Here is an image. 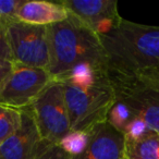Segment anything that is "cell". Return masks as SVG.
<instances>
[{
	"mask_svg": "<svg viewBox=\"0 0 159 159\" xmlns=\"http://www.w3.org/2000/svg\"><path fill=\"white\" fill-rule=\"evenodd\" d=\"M0 58L7 61H12V55L10 50L9 42H8L7 32H6V25L0 23Z\"/></svg>",
	"mask_w": 159,
	"mask_h": 159,
	"instance_id": "obj_17",
	"label": "cell"
},
{
	"mask_svg": "<svg viewBox=\"0 0 159 159\" xmlns=\"http://www.w3.org/2000/svg\"><path fill=\"white\" fill-rule=\"evenodd\" d=\"M115 102L107 122L126 136L159 133V75H124L108 71Z\"/></svg>",
	"mask_w": 159,
	"mask_h": 159,
	"instance_id": "obj_1",
	"label": "cell"
},
{
	"mask_svg": "<svg viewBox=\"0 0 159 159\" xmlns=\"http://www.w3.org/2000/svg\"><path fill=\"white\" fill-rule=\"evenodd\" d=\"M21 110V126L7 141L0 144V159H35L51 145L43 139L29 107Z\"/></svg>",
	"mask_w": 159,
	"mask_h": 159,
	"instance_id": "obj_9",
	"label": "cell"
},
{
	"mask_svg": "<svg viewBox=\"0 0 159 159\" xmlns=\"http://www.w3.org/2000/svg\"><path fill=\"white\" fill-rule=\"evenodd\" d=\"M35 159H70V156L58 144H51Z\"/></svg>",
	"mask_w": 159,
	"mask_h": 159,
	"instance_id": "obj_16",
	"label": "cell"
},
{
	"mask_svg": "<svg viewBox=\"0 0 159 159\" xmlns=\"http://www.w3.org/2000/svg\"><path fill=\"white\" fill-rule=\"evenodd\" d=\"M85 149L70 159H124L125 137L108 122L97 124L89 131Z\"/></svg>",
	"mask_w": 159,
	"mask_h": 159,
	"instance_id": "obj_10",
	"label": "cell"
},
{
	"mask_svg": "<svg viewBox=\"0 0 159 159\" xmlns=\"http://www.w3.org/2000/svg\"><path fill=\"white\" fill-rule=\"evenodd\" d=\"M66 9L98 36L115 30L123 19L116 0H61Z\"/></svg>",
	"mask_w": 159,
	"mask_h": 159,
	"instance_id": "obj_8",
	"label": "cell"
},
{
	"mask_svg": "<svg viewBox=\"0 0 159 159\" xmlns=\"http://www.w3.org/2000/svg\"><path fill=\"white\" fill-rule=\"evenodd\" d=\"M22 110L0 104V144L7 141L20 129Z\"/></svg>",
	"mask_w": 159,
	"mask_h": 159,
	"instance_id": "obj_13",
	"label": "cell"
},
{
	"mask_svg": "<svg viewBox=\"0 0 159 159\" xmlns=\"http://www.w3.org/2000/svg\"><path fill=\"white\" fill-rule=\"evenodd\" d=\"M43 139L50 144L59 142L71 131L68 109L61 82H51L29 106Z\"/></svg>",
	"mask_w": 159,
	"mask_h": 159,
	"instance_id": "obj_5",
	"label": "cell"
},
{
	"mask_svg": "<svg viewBox=\"0 0 159 159\" xmlns=\"http://www.w3.org/2000/svg\"><path fill=\"white\" fill-rule=\"evenodd\" d=\"M99 38L108 71L124 75H159V26L123 19Z\"/></svg>",
	"mask_w": 159,
	"mask_h": 159,
	"instance_id": "obj_2",
	"label": "cell"
},
{
	"mask_svg": "<svg viewBox=\"0 0 159 159\" xmlns=\"http://www.w3.org/2000/svg\"><path fill=\"white\" fill-rule=\"evenodd\" d=\"M124 159H159V133L147 130L126 136Z\"/></svg>",
	"mask_w": 159,
	"mask_h": 159,
	"instance_id": "obj_12",
	"label": "cell"
},
{
	"mask_svg": "<svg viewBox=\"0 0 159 159\" xmlns=\"http://www.w3.org/2000/svg\"><path fill=\"white\" fill-rule=\"evenodd\" d=\"M64 102L72 131H91L97 124L107 121L115 102V94L108 79L91 85H74L61 82Z\"/></svg>",
	"mask_w": 159,
	"mask_h": 159,
	"instance_id": "obj_4",
	"label": "cell"
},
{
	"mask_svg": "<svg viewBox=\"0 0 159 159\" xmlns=\"http://www.w3.org/2000/svg\"><path fill=\"white\" fill-rule=\"evenodd\" d=\"M69 16V11L61 2L33 0L24 1L16 13L20 22L39 26H49L64 21Z\"/></svg>",
	"mask_w": 159,
	"mask_h": 159,
	"instance_id": "obj_11",
	"label": "cell"
},
{
	"mask_svg": "<svg viewBox=\"0 0 159 159\" xmlns=\"http://www.w3.org/2000/svg\"><path fill=\"white\" fill-rule=\"evenodd\" d=\"M48 39L50 51L48 71L56 81L77 66L108 69L99 36L71 13L62 22L49 25Z\"/></svg>",
	"mask_w": 159,
	"mask_h": 159,
	"instance_id": "obj_3",
	"label": "cell"
},
{
	"mask_svg": "<svg viewBox=\"0 0 159 159\" xmlns=\"http://www.w3.org/2000/svg\"><path fill=\"white\" fill-rule=\"evenodd\" d=\"M53 81L46 69L14 64L0 85V104L16 109L26 108Z\"/></svg>",
	"mask_w": 159,
	"mask_h": 159,
	"instance_id": "obj_7",
	"label": "cell"
},
{
	"mask_svg": "<svg viewBox=\"0 0 159 159\" xmlns=\"http://www.w3.org/2000/svg\"><path fill=\"white\" fill-rule=\"evenodd\" d=\"M24 0H0V23L3 25L16 21V13Z\"/></svg>",
	"mask_w": 159,
	"mask_h": 159,
	"instance_id": "obj_15",
	"label": "cell"
},
{
	"mask_svg": "<svg viewBox=\"0 0 159 159\" xmlns=\"http://www.w3.org/2000/svg\"><path fill=\"white\" fill-rule=\"evenodd\" d=\"M13 66H14L13 62L7 61V60H3L0 58V85L2 84L3 81L11 73Z\"/></svg>",
	"mask_w": 159,
	"mask_h": 159,
	"instance_id": "obj_18",
	"label": "cell"
},
{
	"mask_svg": "<svg viewBox=\"0 0 159 159\" xmlns=\"http://www.w3.org/2000/svg\"><path fill=\"white\" fill-rule=\"evenodd\" d=\"M6 32L14 64L48 70V26L26 24L16 20L6 24Z\"/></svg>",
	"mask_w": 159,
	"mask_h": 159,
	"instance_id": "obj_6",
	"label": "cell"
},
{
	"mask_svg": "<svg viewBox=\"0 0 159 159\" xmlns=\"http://www.w3.org/2000/svg\"><path fill=\"white\" fill-rule=\"evenodd\" d=\"M89 131H72L71 130L58 145L70 157L81 154L87 146L89 141Z\"/></svg>",
	"mask_w": 159,
	"mask_h": 159,
	"instance_id": "obj_14",
	"label": "cell"
}]
</instances>
